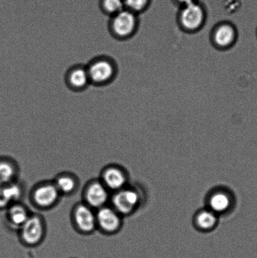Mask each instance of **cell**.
<instances>
[{
	"label": "cell",
	"mask_w": 257,
	"mask_h": 258,
	"mask_svg": "<svg viewBox=\"0 0 257 258\" xmlns=\"http://www.w3.org/2000/svg\"><path fill=\"white\" fill-rule=\"evenodd\" d=\"M91 84L104 86L112 82L116 74L114 62L106 55L91 60L87 66Z\"/></svg>",
	"instance_id": "1"
},
{
	"label": "cell",
	"mask_w": 257,
	"mask_h": 258,
	"mask_svg": "<svg viewBox=\"0 0 257 258\" xmlns=\"http://www.w3.org/2000/svg\"><path fill=\"white\" fill-rule=\"evenodd\" d=\"M137 24L135 13L123 9L113 15L110 22V30L112 35L118 38L129 36L134 31Z\"/></svg>",
	"instance_id": "2"
},
{
	"label": "cell",
	"mask_w": 257,
	"mask_h": 258,
	"mask_svg": "<svg viewBox=\"0 0 257 258\" xmlns=\"http://www.w3.org/2000/svg\"><path fill=\"white\" fill-rule=\"evenodd\" d=\"M65 83L73 91H82L91 84L87 66L75 65L67 71Z\"/></svg>",
	"instance_id": "3"
},
{
	"label": "cell",
	"mask_w": 257,
	"mask_h": 258,
	"mask_svg": "<svg viewBox=\"0 0 257 258\" xmlns=\"http://www.w3.org/2000/svg\"><path fill=\"white\" fill-rule=\"evenodd\" d=\"M44 234V226L37 216L29 217L21 226V236L23 241L29 245H35L41 241Z\"/></svg>",
	"instance_id": "4"
},
{
	"label": "cell",
	"mask_w": 257,
	"mask_h": 258,
	"mask_svg": "<svg viewBox=\"0 0 257 258\" xmlns=\"http://www.w3.org/2000/svg\"><path fill=\"white\" fill-rule=\"evenodd\" d=\"M181 23L186 29L194 30L202 25L204 12L202 8L196 2L184 6L181 16Z\"/></svg>",
	"instance_id": "5"
},
{
	"label": "cell",
	"mask_w": 257,
	"mask_h": 258,
	"mask_svg": "<svg viewBox=\"0 0 257 258\" xmlns=\"http://www.w3.org/2000/svg\"><path fill=\"white\" fill-rule=\"evenodd\" d=\"M75 224L80 231L85 233L92 232L97 226V216L89 207L80 205L74 212Z\"/></svg>",
	"instance_id": "6"
},
{
	"label": "cell",
	"mask_w": 257,
	"mask_h": 258,
	"mask_svg": "<svg viewBox=\"0 0 257 258\" xmlns=\"http://www.w3.org/2000/svg\"><path fill=\"white\" fill-rule=\"evenodd\" d=\"M138 202L137 194L129 189L118 191L113 198V204L116 211L123 214L132 212Z\"/></svg>",
	"instance_id": "7"
},
{
	"label": "cell",
	"mask_w": 257,
	"mask_h": 258,
	"mask_svg": "<svg viewBox=\"0 0 257 258\" xmlns=\"http://www.w3.org/2000/svg\"><path fill=\"white\" fill-rule=\"evenodd\" d=\"M96 216L97 224L105 232L112 233L119 228L120 217L114 210L105 206L101 207Z\"/></svg>",
	"instance_id": "8"
},
{
	"label": "cell",
	"mask_w": 257,
	"mask_h": 258,
	"mask_svg": "<svg viewBox=\"0 0 257 258\" xmlns=\"http://www.w3.org/2000/svg\"><path fill=\"white\" fill-rule=\"evenodd\" d=\"M59 193L55 184H44L35 189L34 193V201L38 206L47 208L57 202Z\"/></svg>",
	"instance_id": "9"
},
{
	"label": "cell",
	"mask_w": 257,
	"mask_h": 258,
	"mask_svg": "<svg viewBox=\"0 0 257 258\" xmlns=\"http://www.w3.org/2000/svg\"><path fill=\"white\" fill-rule=\"evenodd\" d=\"M85 198L90 207L99 209L104 207L108 199L107 187L99 182L91 184L85 191Z\"/></svg>",
	"instance_id": "10"
},
{
	"label": "cell",
	"mask_w": 257,
	"mask_h": 258,
	"mask_svg": "<svg viewBox=\"0 0 257 258\" xmlns=\"http://www.w3.org/2000/svg\"><path fill=\"white\" fill-rule=\"evenodd\" d=\"M21 196V189L17 184L9 183L0 186V209L9 206Z\"/></svg>",
	"instance_id": "11"
},
{
	"label": "cell",
	"mask_w": 257,
	"mask_h": 258,
	"mask_svg": "<svg viewBox=\"0 0 257 258\" xmlns=\"http://www.w3.org/2000/svg\"><path fill=\"white\" fill-rule=\"evenodd\" d=\"M125 181L124 174L117 168H108L103 174L104 185L114 190L122 188L124 185Z\"/></svg>",
	"instance_id": "12"
},
{
	"label": "cell",
	"mask_w": 257,
	"mask_h": 258,
	"mask_svg": "<svg viewBox=\"0 0 257 258\" xmlns=\"http://www.w3.org/2000/svg\"><path fill=\"white\" fill-rule=\"evenodd\" d=\"M235 30L230 25H224L218 28L215 33V39L220 46H227L232 43L235 39Z\"/></svg>",
	"instance_id": "13"
},
{
	"label": "cell",
	"mask_w": 257,
	"mask_h": 258,
	"mask_svg": "<svg viewBox=\"0 0 257 258\" xmlns=\"http://www.w3.org/2000/svg\"><path fill=\"white\" fill-rule=\"evenodd\" d=\"M8 216L12 224L20 227L29 218L26 209L20 205H15L10 207Z\"/></svg>",
	"instance_id": "14"
},
{
	"label": "cell",
	"mask_w": 257,
	"mask_h": 258,
	"mask_svg": "<svg viewBox=\"0 0 257 258\" xmlns=\"http://www.w3.org/2000/svg\"><path fill=\"white\" fill-rule=\"evenodd\" d=\"M99 6L105 14L111 17L125 9L123 0H100Z\"/></svg>",
	"instance_id": "15"
},
{
	"label": "cell",
	"mask_w": 257,
	"mask_h": 258,
	"mask_svg": "<svg viewBox=\"0 0 257 258\" xmlns=\"http://www.w3.org/2000/svg\"><path fill=\"white\" fill-rule=\"evenodd\" d=\"M15 174L14 166L10 162L0 159V186L12 183Z\"/></svg>",
	"instance_id": "16"
},
{
	"label": "cell",
	"mask_w": 257,
	"mask_h": 258,
	"mask_svg": "<svg viewBox=\"0 0 257 258\" xmlns=\"http://www.w3.org/2000/svg\"><path fill=\"white\" fill-rule=\"evenodd\" d=\"M210 204L213 211L221 212L226 211L228 208L230 201L226 194L218 193L211 197Z\"/></svg>",
	"instance_id": "17"
},
{
	"label": "cell",
	"mask_w": 257,
	"mask_h": 258,
	"mask_svg": "<svg viewBox=\"0 0 257 258\" xmlns=\"http://www.w3.org/2000/svg\"><path fill=\"white\" fill-rule=\"evenodd\" d=\"M58 190L64 194L71 193L75 188V181L70 176H62L57 179L55 184Z\"/></svg>",
	"instance_id": "18"
},
{
	"label": "cell",
	"mask_w": 257,
	"mask_h": 258,
	"mask_svg": "<svg viewBox=\"0 0 257 258\" xmlns=\"http://www.w3.org/2000/svg\"><path fill=\"white\" fill-rule=\"evenodd\" d=\"M216 217L212 212L204 211L201 212L197 217L198 226L203 229H208L214 226L216 223Z\"/></svg>",
	"instance_id": "19"
},
{
	"label": "cell",
	"mask_w": 257,
	"mask_h": 258,
	"mask_svg": "<svg viewBox=\"0 0 257 258\" xmlns=\"http://www.w3.org/2000/svg\"><path fill=\"white\" fill-rule=\"evenodd\" d=\"M125 9L133 13L140 12L147 6L148 0H123Z\"/></svg>",
	"instance_id": "20"
},
{
	"label": "cell",
	"mask_w": 257,
	"mask_h": 258,
	"mask_svg": "<svg viewBox=\"0 0 257 258\" xmlns=\"http://www.w3.org/2000/svg\"><path fill=\"white\" fill-rule=\"evenodd\" d=\"M178 1L181 3L184 6H186V5L192 4V3L196 2L195 0H178Z\"/></svg>",
	"instance_id": "21"
}]
</instances>
